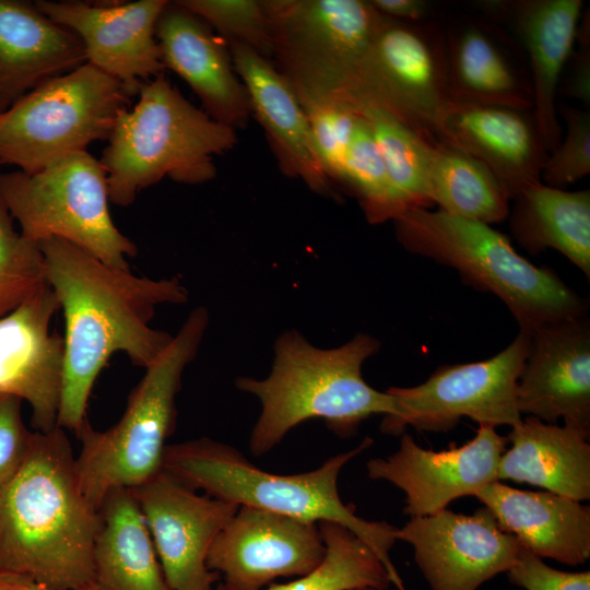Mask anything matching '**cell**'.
Listing matches in <instances>:
<instances>
[{
  "mask_svg": "<svg viewBox=\"0 0 590 590\" xmlns=\"http://www.w3.org/2000/svg\"><path fill=\"white\" fill-rule=\"evenodd\" d=\"M446 50L450 101L520 111L533 108L531 84L482 27L469 24L460 28L447 40Z\"/></svg>",
  "mask_w": 590,
  "mask_h": 590,
  "instance_id": "obj_29",
  "label": "cell"
},
{
  "mask_svg": "<svg viewBox=\"0 0 590 590\" xmlns=\"http://www.w3.org/2000/svg\"><path fill=\"white\" fill-rule=\"evenodd\" d=\"M47 284L42 251L15 228L0 201V318Z\"/></svg>",
  "mask_w": 590,
  "mask_h": 590,
  "instance_id": "obj_34",
  "label": "cell"
},
{
  "mask_svg": "<svg viewBox=\"0 0 590 590\" xmlns=\"http://www.w3.org/2000/svg\"><path fill=\"white\" fill-rule=\"evenodd\" d=\"M167 0L115 4L37 0L35 7L82 42L86 62L120 81L131 96L143 80L165 69L156 39L157 20Z\"/></svg>",
  "mask_w": 590,
  "mask_h": 590,
  "instance_id": "obj_17",
  "label": "cell"
},
{
  "mask_svg": "<svg viewBox=\"0 0 590 590\" xmlns=\"http://www.w3.org/2000/svg\"><path fill=\"white\" fill-rule=\"evenodd\" d=\"M507 444L508 438L488 425H480L474 438L462 446L441 451L424 449L403 433L398 450L369 460L367 473L369 479L388 481L404 492V514L429 516L498 481V463Z\"/></svg>",
  "mask_w": 590,
  "mask_h": 590,
  "instance_id": "obj_16",
  "label": "cell"
},
{
  "mask_svg": "<svg viewBox=\"0 0 590 590\" xmlns=\"http://www.w3.org/2000/svg\"><path fill=\"white\" fill-rule=\"evenodd\" d=\"M352 590H377V589L370 588V587H365V588H357V589H352Z\"/></svg>",
  "mask_w": 590,
  "mask_h": 590,
  "instance_id": "obj_43",
  "label": "cell"
},
{
  "mask_svg": "<svg viewBox=\"0 0 590 590\" xmlns=\"http://www.w3.org/2000/svg\"><path fill=\"white\" fill-rule=\"evenodd\" d=\"M162 62L184 79L205 113L233 129L252 115L248 92L234 68L227 44L201 17L168 2L155 28Z\"/></svg>",
  "mask_w": 590,
  "mask_h": 590,
  "instance_id": "obj_20",
  "label": "cell"
},
{
  "mask_svg": "<svg viewBox=\"0 0 590 590\" xmlns=\"http://www.w3.org/2000/svg\"><path fill=\"white\" fill-rule=\"evenodd\" d=\"M130 489L170 590H213L217 574L206 566L208 553L239 506L201 496L165 469Z\"/></svg>",
  "mask_w": 590,
  "mask_h": 590,
  "instance_id": "obj_13",
  "label": "cell"
},
{
  "mask_svg": "<svg viewBox=\"0 0 590 590\" xmlns=\"http://www.w3.org/2000/svg\"><path fill=\"white\" fill-rule=\"evenodd\" d=\"M138 95L132 109L118 114L99 160L109 201L119 206L164 177L189 185L213 179V156L237 143L235 129L198 109L163 74L141 83Z\"/></svg>",
  "mask_w": 590,
  "mask_h": 590,
  "instance_id": "obj_6",
  "label": "cell"
},
{
  "mask_svg": "<svg viewBox=\"0 0 590 590\" xmlns=\"http://www.w3.org/2000/svg\"><path fill=\"white\" fill-rule=\"evenodd\" d=\"M234 68L281 170L312 191L338 197L319 157L307 116L290 82L271 61L240 43H226Z\"/></svg>",
  "mask_w": 590,
  "mask_h": 590,
  "instance_id": "obj_21",
  "label": "cell"
},
{
  "mask_svg": "<svg viewBox=\"0 0 590 590\" xmlns=\"http://www.w3.org/2000/svg\"><path fill=\"white\" fill-rule=\"evenodd\" d=\"M341 95L377 106L439 142L441 117L450 102L446 39L430 26L384 15Z\"/></svg>",
  "mask_w": 590,
  "mask_h": 590,
  "instance_id": "obj_11",
  "label": "cell"
},
{
  "mask_svg": "<svg viewBox=\"0 0 590 590\" xmlns=\"http://www.w3.org/2000/svg\"><path fill=\"white\" fill-rule=\"evenodd\" d=\"M531 334L517 337L496 355L479 362L442 365L424 382L392 387L396 413L384 416L380 428L401 435L406 426L418 430L448 432L462 417L480 425L512 427L521 421L517 382L530 349Z\"/></svg>",
  "mask_w": 590,
  "mask_h": 590,
  "instance_id": "obj_12",
  "label": "cell"
},
{
  "mask_svg": "<svg viewBox=\"0 0 590 590\" xmlns=\"http://www.w3.org/2000/svg\"><path fill=\"white\" fill-rule=\"evenodd\" d=\"M498 524L539 556L577 566L590 558V507L547 491L492 482L474 495Z\"/></svg>",
  "mask_w": 590,
  "mask_h": 590,
  "instance_id": "obj_23",
  "label": "cell"
},
{
  "mask_svg": "<svg viewBox=\"0 0 590 590\" xmlns=\"http://www.w3.org/2000/svg\"><path fill=\"white\" fill-rule=\"evenodd\" d=\"M527 48L532 82L533 119L547 153L562 140L556 93L579 27L581 0H521L511 4Z\"/></svg>",
  "mask_w": 590,
  "mask_h": 590,
  "instance_id": "obj_25",
  "label": "cell"
},
{
  "mask_svg": "<svg viewBox=\"0 0 590 590\" xmlns=\"http://www.w3.org/2000/svg\"><path fill=\"white\" fill-rule=\"evenodd\" d=\"M396 539L412 545L432 590H477L516 563L522 545L482 507L472 515L442 509L411 517Z\"/></svg>",
  "mask_w": 590,
  "mask_h": 590,
  "instance_id": "obj_15",
  "label": "cell"
},
{
  "mask_svg": "<svg viewBox=\"0 0 590 590\" xmlns=\"http://www.w3.org/2000/svg\"><path fill=\"white\" fill-rule=\"evenodd\" d=\"M94 542L98 590H170L150 531L130 488L104 498Z\"/></svg>",
  "mask_w": 590,
  "mask_h": 590,
  "instance_id": "obj_27",
  "label": "cell"
},
{
  "mask_svg": "<svg viewBox=\"0 0 590 590\" xmlns=\"http://www.w3.org/2000/svg\"><path fill=\"white\" fill-rule=\"evenodd\" d=\"M208 323V310L194 308L166 350L145 368L120 420L102 432L86 421L76 434L81 450L75 472L81 491L95 509L113 489L137 487L163 469L181 377L198 353Z\"/></svg>",
  "mask_w": 590,
  "mask_h": 590,
  "instance_id": "obj_7",
  "label": "cell"
},
{
  "mask_svg": "<svg viewBox=\"0 0 590 590\" xmlns=\"http://www.w3.org/2000/svg\"><path fill=\"white\" fill-rule=\"evenodd\" d=\"M125 85L85 62L51 78L0 113V165L33 174L108 139L128 108Z\"/></svg>",
  "mask_w": 590,
  "mask_h": 590,
  "instance_id": "obj_9",
  "label": "cell"
},
{
  "mask_svg": "<svg viewBox=\"0 0 590 590\" xmlns=\"http://www.w3.org/2000/svg\"><path fill=\"white\" fill-rule=\"evenodd\" d=\"M60 310L45 284L14 310L0 318V394L26 401L36 432L56 428L61 400L64 341L50 331Z\"/></svg>",
  "mask_w": 590,
  "mask_h": 590,
  "instance_id": "obj_18",
  "label": "cell"
},
{
  "mask_svg": "<svg viewBox=\"0 0 590 590\" xmlns=\"http://www.w3.org/2000/svg\"><path fill=\"white\" fill-rule=\"evenodd\" d=\"M567 132L547 156L541 173L545 185L559 188L573 184L590 173V114L560 105Z\"/></svg>",
  "mask_w": 590,
  "mask_h": 590,
  "instance_id": "obj_37",
  "label": "cell"
},
{
  "mask_svg": "<svg viewBox=\"0 0 590 590\" xmlns=\"http://www.w3.org/2000/svg\"><path fill=\"white\" fill-rule=\"evenodd\" d=\"M0 590H57L37 583L26 577L0 571ZM82 590H98L95 583Z\"/></svg>",
  "mask_w": 590,
  "mask_h": 590,
  "instance_id": "obj_42",
  "label": "cell"
},
{
  "mask_svg": "<svg viewBox=\"0 0 590 590\" xmlns=\"http://www.w3.org/2000/svg\"><path fill=\"white\" fill-rule=\"evenodd\" d=\"M428 192L438 210L487 225L505 221L509 194L498 178L479 160L439 141L428 170Z\"/></svg>",
  "mask_w": 590,
  "mask_h": 590,
  "instance_id": "obj_30",
  "label": "cell"
},
{
  "mask_svg": "<svg viewBox=\"0 0 590 590\" xmlns=\"http://www.w3.org/2000/svg\"><path fill=\"white\" fill-rule=\"evenodd\" d=\"M510 583L524 590H590V571H563L552 568L524 547L506 573Z\"/></svg>",
  "mask_w": 590,
  "mask_h": 590,
  "instance_id": "obj_38",
  "label": "cell"
},
{
  "mask_svg": "<svg viewBox=\"0 0 590 590\" xmlns=\"http://www.w3.org/2000/svg\"><path fill=\"white\" fill-rule=\"evenodd\" d=\"M85 62L80 38L34 2L0 0V113L43 82Z\"/></svg>",
  "mask_w": 590,
  "mask_h": 590,
  "instance_id": "obj_24",
  "label": "cell"
},
{
  "mask_svg": "<svg viewBox=\"0 0 590 590\" xmlns=\"http://www.w3.org/2000/svg\"><path fill=\"white\" fill-rule=\"evenodd\" d=\"M344 189L358 199L370 224L393 221L404 213L371 130L361 114L345 157Z\"/></svg>",
  "mask_w": 590,
  "mask_h": 590,
  "instance_id": "obj_33",
  "label": "cell"
},
{
  "mask_svg": "<svg viewBox=\"0 0 590 590\" xmlns=\"http://www.w3.org/2000/svg\"><path fill=\"white\" fill-rule=\"evenodd\" d=\"M508 219L516 241L531 255L551 248L590 276V190L566 191L542 181L514 199Z\"/></svg>",
  "mask_w": 590,
  "mask_h": 590,
  "instance_id": "obj_28",
  "label": "cell"
},
{
  "mask_svg": "<svg viewBox=\"0 0 590 590\" xmlns=\"http://www.w3.org/2000/svg\"><path fill=\"white\" fill-rule=\"evenodd\" d=\"M519 412L590 434V321L587 316L539 327L517 382Z\"/></svg>",
  "mask_w": 590,
  "mask_h": 590,
  "instance_id": "obj_19",
  "label": "cell"
},
{
  "mask_svg": "<svg viewBox=\"0 0 590 590\" xmlns=\"http://www.w3.org/2000/svg\"><path fill=\"white\" fill-rule=\"evenodd\" d=\"M272 64L296 95H341L384 15L366 0H262Z\"/></svg>",
  "mask_w": 590,
  "mask_h": 590,
  "instance_id": "obj_10",
  "label": "cell"
},
{
  "mask_svg": "<svg viewBox=\"0 0 590 590\" xmlns=\"http://www.w3.org/2000/svg\"><path fill=\"white\" fill-rule=\"evenodd\" d=\"M371 444L370 438H365L356 448L330 458L316 470L280 475L255 467L232 446L203 437L167 445L163 469L194 489L201 488L212 497L238 506L257 507L316 523H339L371 548L398 590H406L389 555L397 541L398 528L358 517L355 507L345 505L338 491L342 468Z\"/></svg>",
  "mask_w": 590,
  "mask_h": 590,
  "instance_id": "obj_4",
  "label": "cell"
},
{
  "mask_svg": "<svg viewBox=\"0 0 590 590\" xmlns=\"http://www.w3.org/2000/svg\"><path fill=\"white\" fill-rule=\"evenodd\" d=\"M589 22L585 21L580 24L577 32L579 40V52L577 54L571 75L566 84V93L585 103L590 101V46H589V27L586 26Z\"/></svg>",
  "mask_w": 590,
  "mask_h": 590,
  "instance_id": "obj_40",
  "label": "cell"
},
{
  "mask_svg": "<svg viewBox=\"0 0 590 590\" xmlns=\"http://www.w3.org/2000/svg\"><path fill=\"white\" fill-rule=\"evenodd\" d=\"M74 461L63 428L32 434L22 465L0 489V571L57 590L94 583L99 515Z\"/></svg>",
  "mask_w": 590,
  "mask_h": 590,
  "instance_id": "obj_2",
  "label": "cell"
},
{
  "mask_svg": "<svg viewBox=\"0 0 590 590\" xmlns=\"http://www.w3.org/2000/svg\"><path fill=\"white\" fill-rule=\"evenodd\" d=\"M393 223L409 252L450 267L464 284L498 297L521 332L587 316L588 303L552 268L532 264L491 225L429 209L409 210Z\"/></svg>",
  "mask_w": 590,
  "mask_h": 590,
  "instance_id": "obj_5",
  "label": "cell"
},
{
  "mask_svg": "<svg viewBox=\"0 0 590 590\" xmlns=\"http://www.w3.org/2000/svg\"><path fill=\"white\" fill-rule=\"evenodd\" d=\"M499 459L498 481L511 480L577 500L590 498L589 435L533 416L514 425Z\"/></svg>",
  "mask_w": 590,
  "mask_h": 590,
  "instance_id": "obj_26",
  "label": "cell"
},
{
  "mask_svg": "<svg viewBox=\"0 0 590 590\" xmlns=\"http://www.w3.org/2000/svg\"><path fill=\"white\" fill-rule=\"evenodd\" d=\"M326 545L323 560L296 580L266 590H352L370 587L387 590L390 576L371 548L345 527L318 522Z\"/></svg>",
  "mask_w": 590,
  "mask_h": 590,
  "instance_id": "obj_32",
  "label": "cell"
},
{
  "mask_svg": "<svg viewBox=\"0 0 590 590\" xmlns=\"http://www.w3.org/2000/svg\"><path fill=\"white\" fill-rule=\"evenodd\" d=\"M47 284L64 318V369L57 425L78 434L87 421L94 384L111 356L121 352L146 368L173 335L150 321L163 304H185L188 291L177 276L150 279L111 267L60 238L37 244Z\"/></svg>",
  "mask_w": 590,
  "mask_h": 590,
  "instance_id": "obj_1",
  "label": "cell"
},
{
  "mask_svg": "<svg viewBox=\"0 0 590 590\" xmlns=\"http://www.w3.org/2000/svg\"><path fill=\"white\" fill-rule=\"evenodd\" d=\"M309 122L323 168L338 188L344 189V164L355 125V105L342 95H296Z\"/></svg>",
  "mask_w": 590,
  "mask_h": 590,
  "instance_id": "obj_35",
  "label": "cell"
},
{
  "mask_svg": "<svg viewBox=\"0 0 590 590\" xmlns=\"http://www.w3.org/2000/svg\"><path fill=\"white\" fill-rule=\"evenodd\" d=\"M369 2L380 14L411 23L423 19L428 9V3L423 0H370Z\"/></svg>",
  "mask_w": 590,
  "mask_h": 590,
  "instance_id": "obj_41",
  "label": "cell"
},
{
  "mask_svg": "<svg viewBox=\"0 0 590 590\" xmlns=\"http://www.w3.org/2000/svg\"><path fill=\"white\" fill-rule=\"evenodd\" d=\"M352 103L371 130L404 212L429 209L433 202L428 192V170L438 142L427 140L377 106Z\"/></svg>",
  "mask_w": 590,
  "mask_h": 590,
  "instance_id": "obj_31",
  "label": "cell"
},
{
  "mask_svg": "<svg viewBox=\"0 0 590 590\" xmlns=\"http://www.w3.org/2000/svg\"><path fill=\"white\" fill-rule=\"evenodd\" d=\"M439 140L483 163L504 185L510 200L542 181L548 153L533 116L524 111L450 101L441 117Z\"/></svg>",
  "mask_w": 590,
  "mask_h": 590,
  "instance_id": "obj_22",
  "label": "cell"
},
{
  "mask_svg": "<svg viewBox=\"0 0 590 590\" xmlns=\"http://www.w3.org/2000/svg\"><path fill=\"white\" fill-rule=\"evenodd\" d=\"M216 590H220L219 588Z\"/></svg>",
  "mask_w": 590,
  "mask_h": 590,
  "instance_id": "obj_44",
  "label": "cell"
},
{
  "mask_svg": "<svg viewBox=\"0 0 590 590\" xmlns=\"http://www.w3.org/2000/svg\"><path fill=\"white\" fill-rule=\"evenodd\" d=\"M0 201L20 233L36 244L60 238L121 269H130L128 258L138 253L111 219L106 172L87 151L33 174L0 173Z\"/></svg>",
  "mask_w": 590,
  "mask_h": 590,
  "instance_id": "obj_8",
  "label": "cell"
},
{
  "mask_svg": "<svg viewBox=\"0 0 590 590\" xmlns=\"http://www.w3.org/2000/svg\"><path fill=\"white\" fill-rule=\"evenodd\" d=\"M379 347V341L366 333L333 349L316 347L295 330L283 333L275 343L270 375L236 380L238 389L256 396L262 408L250 451L264 455L308 420H323L337 435L349 437L371 415H393V396L374 389L362 376L363 363Z\"/></svg>",
  "mask_w": 590,
  "mask_h": 590,
  "instance_id": "obj_3",
  "label": "cell"
},
{
  "mask_svg": "<svg viewBox=\"0 0 590 590\" xmlns=\"http://www.w3.org/2000/svg\"><path fill=\"white\" fill-rule=\"evenodd\" d=\"M324 554L318 523L243 505L216 535L206 566L223 577L220 590H260L307 575Z\"/></svg>",
  "mask_w": 590,
  "mask_h": 590,
  "instance_id": "obj_14",
  "label": "cell"
},
{
  "mask_svg": "<svg viewBox=\"0 0 590 590\" xmlns=\"http://www.w3.org/2000/svg\"><path fill=\"white\" fill-rule=\"evenodd\" d=\"M22 401L0 394V489L22 465L31 445L32 434L23 422Z\"/></svg>",
  "mask_w": 590,
  "mask_h": 590,
  "instance_id": "obj_39",
  "label": "cell"
},
{
  "mask_svg": "<svg viewBox=\"0 0 590 590\" xmlns=\"http://www.w3.org/2000/svg\"><path fill=\"white\" fill-rule=\"evenodd\" d=\"M178 4L215 28L225 43H240L271 61L269 20L258 0H178Z\"/></svg>",
  "mask_w": 590,
  "mask_h": 590,
  "instance_id": "obj_36",
  "label": "cell"
}]
</instances>
